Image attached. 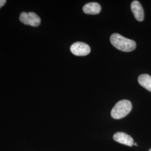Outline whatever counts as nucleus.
<instances>
[{
	"label": "nucleus",
	"mask_w": 151,
	"mask_h": 151,
	"mask_svg": "<svg viewBox=\"0 0 151 151\" xmlns=\"http://www.w3.org/2000/svg\"><path fill=\"white\" fill-rule=\"evenodd\" d=\"M114 140L119 143L132 147L134 145V140L132 137L124 132H117L114 134Z\"/></svg>",
	"instance_id": "5"
},
{
	"label": "nucleus",
	"mask_w": 151,
	"mask_h": 151,
	"mask_svg": "<svg viewBox=\"0 0 151 151\" xmlns=\"http://www.w3.org/2000/svg\"><path fill=\"white\" fill-rule=\"evenodd\" d=\"M6 3V0H0V9L5 5Z\"/></svg>",
	"instance_id": "9"
},
{
	"label": "nucleus",
	"mask_w": 151,
	"mask_h": 151,
	"mask_svg": "<svg viewBox=\"0 0 151 151\" xmlns=\"http://www.w3.org/2000/svg\"><path fill=\"white\" fill-rule=\"evenodd\" d=\"M140 86L148 91L151 92V76L147 74H143L139 76L138 79Z\"/></svg>",
	"instance_id": "8"
},
{
	"label": "nucleus",
	"mask_w": 151,
	"mask_h": 151,
	"mask_svg": "<svg viewBox=\"0 0 151 151\" xmlns=\"http://www.w3.org/2000/svg\"><path fill=\"white\" fill-rule=\"evenodd\" d=\"M134 145H135V146H137V144L136 143H134Z\"/></svg>",
	"instance_id": "10"
},
{
	"label": "nucleus",
	"mask_w": 151,
	"mask_h": 151,
	"mask_svg": "<svg viewBox=\"0 0 151 151\" xmlns=\"http://www.w3.org/2000/svg\"><path fill=\"white\" fill-rule=\"evenodd\" d=\"M72 54L77 56H85L90 53V46L83 42H76L73 44L70 48Z\"/></svg>",
	"instance_id": "4"
},
{
	"label": "nucleus",
	"mask_w": 151,
	"mask_h": 151,
	"mask_svg": "<svg viewBox=\"0 0 151 151\" xmlns=\"http://www.w3.org/2000/svg\"><path fill=\"white\" fill-rule=\"evenodd\" d=\"M131 9L137 20L138 22H142L144 20V10L142 6L138 1H133L132 2Z\"/></svg>",
	"instance_id": "6"
},
{
	"label": "nucleus",
	"mask_w": 151,
	"mask_h": 151,
	"mask_svg": "<svg viewBox=\"0 0 151 151\" xmlns=\"http://www.w3.org/2000/svg\"><path fill=\"white\" fill-rule=\"evenodd\" d=\"M101 6L97 2H90L83 7V11L86 14L96 15L100 12Z\"/></svg>",
	"instance_id": "7"
},
{
	"label": "nucleus",
	"mask_w": 151,
	"mask_h": 151,
	"mask_svg": "<svg viewBox=\"0 0 151 151\" xmlns=\"http://www.w3.org/2000/svg\"><path fill=\"white\" fill-rule=\"evenodd\" d=\"M19 19L24 24L34 27H38L41 22V19L39 16L33 12H22L20 15Z\"/></svg>",
	"instance_id": "3"
},
{
	"label": "nucleus",
	"mask_w": 151,
	"mask_h": 151,
	"mask_svg": "<svg viewBox=\"0 0 151 151\" xmlns=\"http://www.w3.org/2000/svg\"><path fill=\"white\" fill-rule=\"evenodd\" d=\"M132 105L128 100H122L116 103L111 111V117L120 119L125 117L131 111Z\"/></svg>",
	"instance_id": "2"
},
{
	"label": "nucleus",
	"mask_w": 151,
	"mask_h": 151,
	"mask_svg": "<svg viewBox=\"0 0 151 151\" xmlns=\"http://www.w3.org/2000/svg\"><path fill=\"white\" fill-rule=\"evenodd\" d=\"M110 42L115 48L125 52H132L136 48L135 41L125 38L118 33H114L111 35Z\"/></svg>",
	"instance_id": "1"
},
{
	"label": "nucleus",
	"mask_w": 151,
	"mask_h": 151,
	"mask_svg": "<svg viewBox=\"0 0 151 151\" xmlns=\"http://www.w3.org/2000/svg\"><path fill=\"white\" fill-rule=\"evenodd\" d=\"M151 151V149H150V150H149V151Z\"/></svg>",
	"instance_id": "11"
}]
</instances>
